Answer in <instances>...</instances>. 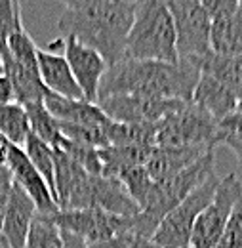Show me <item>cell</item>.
Wrapping results in <instances>:
<instances>
[{"mask_svg": "<svg viewBox=\"0 0 242 248\" xmlns=\"http://www.w3.org/2000/svg\"><path fill=\"white\" fill-rule=\"evenodd\" d=\"M38 58V73L44 88L48 92L58 93L69 99H84L80 86L76 84L71 67L63 56V38H56L46 50L36 52Z\"/></svg>", "mask_w": 242, "mask_h": 248, "instance_id": "14", "label": "cell"}, {"mask_svg": "<svg viewBox=\"0 0 242 248\" xmlns=\"http://www.w3.org/2000/svg\"><path fill=\"white\" fill-rule=\"evenodd\" d=\"M90 248H158L152 239L149 237H143L136 231H126V233H121L109 241H103V243H95V245H90Z\"/></svg>", "mask_w": 242, "mask_h": 248, "instance_id": "30", "label": "cell"}, {"mask_svg": "<svg viewBox=\"0 0 242 248\" xmlns=\"http://www.w3.org/2000/svg\"><path fill=\"white\" fill-rule=\"evenodd\" d=\"M219 124L193 101H185L180 109L156 123L158 147H195L213 151L217 147Z\"/></svg>", "mask_w": 242, "mask_h": 248, "instance_id": "5", "label": "cell"}, {"mask_svg": "<svg viewBox=\"0 0 242 248\" xmlns=\"http://www.w3.org/2000/svg\"><path fill=\"white\" fill-rule=\"evenodd\" d=\"M61 241H63V248H90V245L82 237L69 231H61Z\"/></svg>", "mask_w": 242, "mask_h": 248, "instance_id": "37", "label": "cell"}, {"mask_svg": "<svg viewBox=\"0 0 242 248\" xmlns=\"http://www.w3.org/2000/svg\"><path fill=\"white\" fill-rule=\"evenodd\" d=\"M23 29L19 0H0V54L6 52L10 36Z\"/></svg>", "mask_w": 242, "mask_h": 248, "instance_id": "28", "label": "cell"}, {"mask_svg": "<svg viewBox=\"0 0 242 248\" xmlns=\"http://www.w3.org/2000/svg\"><path fill=\"white\" fill-rule=\"evenodd\" d=\"M63 4L65 10L69 12H82V10H88V8H93V6H99L103 2H109V0H58Z\"/></svg>", "mask_w": 242, "mask_h": 248, "instance_id": "35", "label": "cell"}, {"mask_svg": "<svg viewBox=\"0 0 242 248\" xmlns=\"http://www.w3.org/2000/svg\"><path fill=\"white\" fill-rule=\"evenodd\" d=\"M25 248H63L61 229L48 216L36 214L30 225Z\"/></svg>", "mask_w": 242, "mask_h": 248, "instance_id": "26", "label": "cell"}, {"mask_svg": "<svg viewBox=\"0 0 242 248\" xmlns=\"http://www.w3.org/2000/svg\"><path fill=\"white\" fill-rule=\"evenodd\" d=\"M29 117L30 134H34L38 140L46 141L48 145H52L54 149H58L63 140L61 134V124L60 121L46 109L44 101H36V103H29L23 105Z\"/></svg>", "mask_w": 242, "mask_h": 248, "instance_id": "24", "label": "cell"}, {"mask_svg": "<svg viewBox=\"0 0 242 248\" xmlns=\"http://www.w3.org/2000/svg\"><path fill=\"white\" fill-rule=\"evenodd\" d=\"M65 155H69L75 162H78L90 176H101L103 174V162L99 156V149L95 147H88V145H80L75 143L71 140H61L60 147Z\"/></svg>", "mask_w": 242, "mask_h": 248, "instance_id": "27", "label": "cell"}, {"mask_svg": "<svg viewBox=\"0 0 242 248\" xmlns=\"http://www.w3.org/2000/svg\"><path fill=\"white\" fill-rule=\"evenodd\" d=\"M107 140L113 147H154L156 124L113 123L107 128Z\"/></svg>", "mask_w": 242, "mask_h": 248, "instance_id": "22", "label": "cell"}, {"mask_svg": "<svg viewBox=\"0 0 242 248\" xmlns=\"http://www.w3.org/2000/svg\"><path fill=\"white\" fill-rule=\"evenodd\" d=\"M239 99L241 97L227 86L219 84L208 75H200L191 101L197 103L200 109H204L217 124H221L237 111Z\"/></svg>", "mask_w": 242, "mask_h": 248, "instance_id": "17", "label": "cell"}, {"mask_svg": "<svg viewBox=\"0 0 242 248\" xmlns=\"http://www.w3.org/2000/svg\"><path fill=\"white\" fill-rule=\"evenodd\" d=\"M197 2H202V0H197Z\"/></svg>", "mask_w": 242, "mask_h": 248, "instance_id": "41", "label": "cell"}, {"mask_svg": "<svg viewBox=\"0 0 242 248\" xmlns=\"http://www.w3.org/2000/svg\"><path fill=\"white\" fill-rule=\"evenodd\" d=\"M215 176V151L200 156L170 180L152 184L151 193L137 216H134V231L151 239L158 223L170 214L182 201H185L197 187Z\"/></svg>", "mask_w": 242, "mask_h": 248, "instance_id": "4", "label": "cell"}, {"mask_svg": "<svg viewBox=\"0 0 242 248\" xmlns=\"http://www.w3.org/2000/svg\"><path fill=\"white\" fill-rule=\"evenodd\" d=\"M15 101V92H14V86H12V80L0 73V103H12Z\"/></svg>", "mask_w": 242, "mask_h": 248, "instance_id": "36", "label": "cell"}, {"mask_svg": "<svg viewBox=\"0 0 242 248\" xmlns=\"http://www.w3.org/2000/svg\"><path fill=\"white\" fill-rule=\"evenodd\" d=\"M215 248H242V202L237 204Z\"/></svg>", "mask_w": 242, "mask_h": 248, "instance_id": "31", "label": "cell"}, {"mask_svg": "<svg viewBox=\"0 0 242 248\" xmlns=\"http://www.w3.org/2000/svg\"><path fill=\"white\" fill-rule=\"evenodd\" d=\"M198 78V65L187 60H180L178 63L121 60L107 67L97 99L109 95H141L191 101Z\"/></svg>", "mask_w": 242, "mask_h": 248, "instance_id": "1", "label": "cell"}, {"mask_svg": "<svg viewBox=\"0 0 242 248\" xmlns=\"http://www.w3.org/2000/svg\"><path fill=\"white\" fill-rule=\"evenodd\" d=\"M176 27L178 58L197 62L212 52L210 29L212 19L202 2L197 0H166Z\"/></svg>", "mask_w": 242, "mask_h": 248, "instance_id": "8", "label": "cell"}, {"mask_svg": "<svg viewBox=\"0 0 242 248\" xmlns=\"http://www.w3.org/2000/svg\"><path fill=\"white\" fill-rule=\"evenodd\" d=\"M217 184H219V178L212 176L200 187H197L185 201H182L170 214H166L152 233V243L158 248L189 247L195 221L200 216V212L210 204Z\"/></svg>", "mask_w": 242, "mask_h": 248, "instance_id": "7", "label": "cell"}, {"mask_svg": "<svg viewBox=\"0 0 242 248\" xmlns=\"http://www.w3.org/2000/svg\"><path fill=\"white\" fill-rule=\"evenodd\" d=\"M200 75H208L219 84L227 86L229 90L242 97V58H233V56H221L210 52L204 58L197 60Z\"/></svg>", "mask_w": 242, "mask_h": 248, "instance_id": "21", "label": "cell"}, {"mask_svg": "<svg viewBox=\"0 0 242 248\" xmlns=\"http://www.w3.org/2000/svg\"><path fill=\"white\" fill-rule=\"evenodd\" d=\"M0 73H4V65H2V56H0Z\"/></svg>", "mask_w": 242, "mask_h": 248, "instance_id": "40", "label": "cell"}, {"mask_svg": "<svg viewBox=\"0 0 242 248\" xmlns=\"http://www.w3.org/2000/svg\"><path fill=\"white\" fill-rule=\"evenodd\" d=\"M217 145H227L235 153L242 170V126H219Z\"/></svg>", "mask_w": 242, "mask_h": 248, "instance_id": "32", "label": "cell"}, {"mask_svg": "<svg viewBox=\"0 0 242 248\" xmlns=\"http://www.w3.org/2000/svg\"><path fill=\"white\" fill-rule=\"evenodd\" d=\"M122 60L178 63L176 27L166 0H136Z\"/></svg>", "mask_w": 242, "mask_h": 248, "instance_id": "3", "label": "cell"}, {"mask_svg": "<svg viewBox=\"0 0 242 248\" xmlns=\"http://www.w3.org/2000/svg\"><path fill=\"white\" fill-rule=\"evenodd\" d=\"M93 176L61 149H56V201L60 210L93 208Z\"/></svg>", "mask_w": 242, "mask_h": 248, "instance_id": "11", "label": "cell"}, {"mask_svg": "<svg viewBox=\"0 0 242 248\" xmlns=\"http://www.w3.org/2000/svg\"><path fill=\"white\" fill-rule=\"evenodd\" d=\"M113 123L156 124L180 109L182 99H154L141 95H109L95 101Z\"/></svg>", "mask_w": 242, "mask_h": 248, "instance_id": "10", "label": "cell"}, {"mask_svg": "<svg viewBox=\"0 0 242 248\" xmlns=\"http://www.w3.org/2000/svg\"><path fill=\"white\" fill-rule=\"evenodd\" d=\"M185 248H191V247H185Z\"/></svg>", "mask_w": 242, "mask_h": 248, "instance_id": "42", "label": "cell"}, {"mask_svg": "<svg viewBox=\"0 0 242 248\" xmlns=\"http://www.w3.org/2000/svg\"><path fill=\"white\" fill-rule=\"evenodd\" d=\"M242 202V182L241 178L231 172L225 178H219L217 189L213 193L210 204L197 217L193 233H191V248H215L217 241L221 239L229 217L237 204Z\"/></svg>", "mask_w": 242, "mask_h": 248, "instance_id": "6", "label": "cell"}, {"mask_svg": "<svg viewBox=\"0 0 242 248\" xmlns=\"http://www.w3.org/2000/svg\"><path fill=\"white\" fill-rule=\"evenodd\" d=\"M23 151L29 156L32 166L40 172V176L44 178V182L48 184L50 191L56 197V182H54V172H56V149L52 145H48L46 141L38 140L34 134H29L25 143H23ZM58 202V201H56Z\"/></svg>", "mask_w": 242, "mask_h": 248, "instance_id": "25", "label": "cell"}, {"mask_svg": "<svg viewBox=\"0 0 242 248\" xmlns=\"http://www.w3.org/2000/svg\"><path fill=\"white\" fill-rule=\"evenodd\" d=\"M0 248H12V247H10V243H8V241H6L2 235H0Z\"/></svg>", "mask_w": 242, "mask_h": 248, "instance_id": "39", "label": "cell"}, {"mask_svg": "<svg viewBox=\"0 0 242 248\" xmlns=\"http://www.w3.org/2000/svg\"><path fill=\"white\" fill-rule=\"evenodd\" d=\"M204 10L208 12L210 19H219L235 14L241 6V0H202Z\"/></svg>", "mask_w": 242, "mask_h": 248, "instance_id": "33", "label": "cell"}, {"mask_svg": "<svg viewBox=\"0 0 242 248\" xmlns=\"http://www.w3.org/2000/svg\"><path fill=\"white\" fill-rule=\"evenodd\" d=\"M119 180L126 186L130 197L137 202V206L143 208V204H145V201H147V197L151 193L152 184H154L151 180V176H149V172L145 170V166H134V168L122 172Z\"/></svg>", "mask_w": 242, "mask_h": 248, "instance_id": "29", "label": "cell"}, {"mask_svg": "<svg viewBox=\"0 0 242 248\" xmlns=\"http://www.w3.org/2000/svg\"><path fill=\"white\" fill-rule=\"evenodd\" d=\"M6 166L12 172L14 184L21 187L29 195L30 201L36 206V212L40 216H52L54 212L60 210L54 193L50 191V187L44 182V178L40 176V172L32 166V162L29 160V156L25 155L23 147L8 143V162H6Z\"/></svg>", "mask_w": 242, "mask_h": 248, "instance_id": "12", "label": "cell"}, {"mask_svg": "<svg viewBox=\"0 0 242 248\" xmlns=\"http://www.w3.org/2000/svg\"><path fill=\"white\" fill-rule=\"evenodd\" d=\"M44 105L60 123L101 130L105 134L111 124V119L101 111V107L88 99H69V97H61L58 93L46 92Z\"/></svg>", "mask_w": 242, "mask_h": 248, "instance_id": "15", "label": "cell"}, {"mask_svg": "<svg viewBox=\"0 0 242 248\" xmlns=\"http://www.w3.org/2000/svg\"><path fill=\"white\" fill-rule=\"evenodd\" d=\"M134 12L136 0H109L82 12L65 10L58 27L61 36H75L84 46L95 50L111 67L124 58Z\"/></svg>", "mask_w": 242, "mask_h": 248, "instance_id": "2", "label": "cell"}, {"mask_svg": "<svg viewBox=\"0 0 242 248\" xmlns=\"http://www.w3.org/2000/svg\"><path fill=\"white\" fill-rule=\"evenodd\" d=\"M210 48L221 56L242 58V0L235 14L212 21Z\"/></svg>", "mask_w": 242, "mask_h": 248, "instance_id": "20", "label": "cell"}, {"mask_svg": "<svg viewBox=\"0 0 242 248\" xmlns=\"http://www.w3.org/2000/svg\"><path fill=\"white\" fill-rule=\"evenodd\" d=\"M210 151L204 149H195V147H158L154 145L151 155L145 162V170L149 172L151 180L164 182L180 174L187 166L197 162L200 156H204Z\"/></svg>", "mask_w": 242, "mask_h": 248, "instance_id": "19", "label": "cell"}, {"mask_svg": "<svg viewBox=\"0 0 242 248\" xmlns=\"http://www.w3.org/2000/svg\"><path fill=\"white\" fill-rule=\"evenodd\" d=\"M61 231L75 233L82 237L88 245L109 241L121 233L134 231V217L115 216L101 208L82 210H58L48 216Z\"/></svg>", "mask_w": 242, "mask_h": 248, "instance_id": "9", "label": "cell"}, {"mask_svg": "<svg viewBox=\"0 0 242 248\" xmlns=\"http://www.w3.org/2000/svg\"><path fill=\"white\" fill-rule=\"evenodd\" d=\"M30 134L29 117L21 103H0V138L12 145L23 147L27 136Z\"/></svg>", "mask_w": 242, "mask_h": 248, "instance_id": "23", "label": "cell"}, {"mask_svg": "<svg viewBox=\"0 0 242 248\" xmlns=\"http://www.w3.org/2000/svg\"><path fill=\"white\" fill-rule=\"evenodd\" d=\"M36 206L30 201V197L14 184L12 195H10V202L6 208V216L2 223V237L10 243L12 248H25L27 237H29L30 225L36 217Z\"/></svg>", "mask_w": 242, "mask_h": 248, "instance_id": "16", "label": "cell"}, {"mask_svg": "<svg viewBox=\"0 0 242 248\" xmlns=\"http://www.w3.org/2000/svg\"><path fill=\"white\" fill-rule=\"evenodd\" d=\"M61 38H63V56H65V60L71 67V73H73L76 84L82 90L84 99L95 103L101 78H103L109 65L105 63V60L95 50L84 46L75 36L67 34V36H61Z\"/></svg>", "mask_w": 242, "mask_h": 248, "instance_id": "13", "label": "cell"}, {"mask_svg": "<svg viewBox=\"0 0 242 248\" xmlns=\"http://www.w3.org/2000/svg\"><path fill=\"white\" fill-rule=\"evenodd\" d=\"M14 189V178L8 166L0 168V233H2V223H4V216H6V208L10 202V195Z\"/></svg>", "mask_w": 242, "mask_h": 248, "instance_id": "34", "label": "cell"}, {"mask_svg": "<svg viewBox=\"0 0 242 248\" xmlns=\"http://www.w3.org/2000/svg\"><path fill=\"white\" fill-rule=\"evenodd\" d=\"M93 208H101L115 216L134 217L141 212L137 202L130 197L126 186L115 176H93Z\"/></svg>", "mask_w": 242, "mask_h": 248, "instance_id": "18", "label": "cell"}, {"mask_svg": "<svg viewBox=\"0 0 242 248\" xmlns=\"http://www.w3.org/2000/svg\"><path fill=\"white\" fill-rule=\"evenodd\" d=\"M6 162H8V141L0 138V168L6 166Z\"/></svg>", "mask_w": 242, "mask_h": 248, "instance_id": "38", "label": "cell"}]
</instances>
